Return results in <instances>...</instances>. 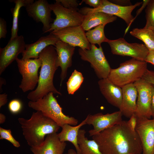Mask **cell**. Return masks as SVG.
<instances>
[{
    "label": "cell",
    "instance_id": "obj_41",
    "mask_svg": "<svg viewBox=\"0 0 154 154\" xmlns=\"http://www.w3.org/2000/svg\"><path fill=\"white\" fill-rule=\"evenodd\" d=\"M6 117L3 114L0 113V124L4 123L6 120Z\"/></svg>",
    "mask_w": 154,
    "mask_h": 154
},
{
    "label": "cell",
    "instance_id": "obj_2",
    "mask_svg": "<svg viewBox=\"0 0 154 154\" xmlns=\"http://www.w3.org/2000/svg\"><path fill=\"white\" fill-rule=\"evenodd\" d=\"M39 58L41 60L42 64L38 86L27 96V98L33 102L42 98L50 92L62 95L55 88L53 83L54 75L58 67L55 47L50 45L46 47L40 53Z\"/></svg>",
    "mask_w": 154,
    "mask_h": 154
},
{
    "label": "cell",
    "instance_id": "obj_11",
    "mask_svg": "<svg viewBox=\"0 0 154 154\" xmlns=\"http://www.w3.org/2000/svg\"><path fill=\"white\" fill-rule=\"evenodd\" d=\"M85 31L81 25L54 30L50 33L60 40L72 46L90 50L91 44L87 39Z\"/></svg>",
    "mask_w": 154,
    "mask_h": 154
},
{
    "label": "cell",
    "instance_id": "obj_29",
    "mask_svg": "<svg viewBox=\"0 0 154 154\" xmlns=\"http://www.w3.org/2000/svg\"><path fill=\"white\" fill-rule=\"evenodd\" d=\"M146 22L144 27L154 32V0H150L145 9Z\"/></svg>",
    "mask_w": 154,
    "mask_h": 154
},
{
    "label": "cell",
    "instance_id": "obj_27",
    "mask_svg": "<svg viewBox=\"0 0 154 154\" xmlns=\"http://www.w3.org/2000/svg\"><path fill=\"white\" fill-rule=\"evenodd\" d=\"M105 25H99L86 33L87 39L91 44H97L100 46L102 42H108L109 39L106 37L104 33Z\"/></svg>",
    "mask_w": 154,
    "mask_h": 154
},
{
    "label": "cell",
    "instance_id": "obj_20",
    "mask_svg": "<svg viewBox=\"0 0 154 154\" xmlns=\"http://www.w3.org/2000/svg\"><path fill=\"white\" fill-rule=\"evenodd\" d=\"M55 133L47 135L43 143L40 146L31 147L33 154H63L66 144L61 141Z\"/></svg>",
    "mask_w": 154,
    "mask_h": 154
},
{
    "label": "cell",
    "instance_id": "obj_23",
    "mask_svg": "<svg viewBox=\"0 0 154 154\" xmlns=\"http://www.w3.org/2000/svg\"><path fill=\"white\" fill-rule=\"evenodd\" d=\"M85 124H86V118L78 125L76 126L65 124L61 127L62 129L61 132L57 134L61 141H68L71 143L75 147L77 153L79 154L80 153L77 142L78 135L80 128Z\"/></svg>",
    "mask_w": 154,
    "mask_h": 154
},
{
    "label": "cell",
    "instance_id": "obj_36",
    "mask_svg": "<svg viewBox=\"0 0 154 154\" xmlns=\"http://www.w3.org/2000/svg\"><path fill=\"white\" fill-rule=\"evenodd\" d=\"M102 0H83L80 3L81 4L83 2H84L91 7H93V8H96L100 5Z\"/></svg>",
    "mask_w": 154,
    "mask_h": 154
},
{
    "label": "cell",
    "instance_id": "obj_22",
    "mask_svg": "<svg viewBox=\"0 0 154 154\" xmlns=\"http://www.w3.org/2000/svg\"><path fill=\"white\" fill-rule=\"evenodd\" d=\"M116 16L101 12H93L84 15L81 25L85 31L102 25H106L116 20Z\"/></svg>",
    "mask_w": 154,
    "mask_h": 154
},
{
    "label": "cell",
    "instance_id": "obj_16",
    "mask_svg": "<svg viewBox=\"0 0 154 154\" xmlns=\"http://www.w3.org/2000/svg\"><path fill=\"white\" fill-rule=\"evenodd\" d=\"M28 15L37 23L41 22L43 25L44 33L48 32L54 19L51 17L52 11L50 4L46 0H38L32 2L26 7Z\"/></svg>",
    "mask_w": 154,
    "mask_h": 154
},
{
    "label": "cell",
    "instance_id": "obj_4",
    "mask_svg": "<svg viewBox=\"0 0 154 154\" xmlns=\"http://www.w3.org/2000/svg\"><path fill=\"white\" fill-rule=\"evenodd\" d=\"M147 62L134 58L125 61L115 69H111L107 78L122 88L142 78L147 69Z\"/></svg>",
    "mask_w": 154,
    "mask_h": 154
},
{
    "label": "cell",
    "instance_id": "obj_43",
    "mask_svg": "<svg viewBox=\"0 0 154 154\" xmlns=\"http://www.w3.org/2000/svg\"><path fill=\"white\" fill-rule=\"evenodd\" d=\"M68 154V153H66V154Z\"/></svg>",
    "mask_w": 154,
    "mask_h": 154
},
{
    "label": "cell",
    "instance_id": "obj_1",
    "mask_svg": "<svg viewBox=\"0 0 154 154\" xmlns=\"http://www.w3.org/2000/svg\"><path fill=\"white\" fill-rule=\"evenodd\" d=\"M92 137L102 154H142L139 136L130 128L127 121L122 120Z\"/></svg>",
    "mask_w": 154,
    "mask_h": 154
},
{
    "label": "cell",
    "instance_id": "obj_19",
    "mask_svg": "<svg viewBox=\"0 0 154 154\" xmlns=\"http://www.w3.org/2000/svg\"><path fill=\"white\" fill-rule=\"evenodd\" d=\"M60 40L51 33L46 36L40 37L35 42L26 44L25 50L22 53L23 60L39 58L40 53L48 46H55L57 42Z\"/></svg>",
    "mask_w": 154,
    "mask_h": 154
},
{
    "label": "cell",
    "instance_id": "obj_9",
    "mask_svg": "<svg viewBox=\"0 0 154 154\" xmlns=\"http://www.w3.org/2000/svg\"><path fill=\"white\" fill-rule=\"evenodd\" d=\"M22 79L19 87L24 92L33 90L38 83V71L42 64L39 58L23 60L17 58L16 60Z\"/></svg>",
    "mask_w": 154,
    "mask_h": 154
},
{
    "label": "cell",
    "instance_id": "obj_34",
    "mask_svg": "<svg viewBox=\"0 0 154 154\" xmlns=\"http://www.w3.org/2000/svg\"><path fill=\"white\" fill-rule=\"evenodd\" d=\"M7 33L6 23L5 20L0 18V39L5 38Z\"/></svg>",
    "mask_w": 154,
    "mask_h": 154
},
{
    "label": "cell",
    "instance_id": "obj_31",
    "mask_svg": "<svg viewBox=\"0 0 154 154\" xmlns=\"http://www.w3.org/2000/svg\"><path fill=\"white\" fill-rule=\"evenodd\" d=\"M8 108L9 110L11 113L14 114H17L22 110V103L18 99L12 100L9 102Z\"/></svg>",
    "mask_w": 154,
    "mask_h": 154
},
{
    "label": "cell",
    "instance_id": "obj_40",
    "mask_svg": "<svg viewBox=\"0 0 154 154\" xmlns=\"http://www.w3.org/2000/svg\"><path fill=\"white\" fill-rule=\"evenodd\" d=\"M6 83L5 80L3 78L0 77V92L1 93L2 91V86L3 84H5Z\"/></svg>",
    "mask_w": 154,
    "mask_h": 154
},
{
    "label": "cell",
    "instance_id": "obj_35",
    "mask_svg": "<svg viewBox=\"0 0 154 154\" xmlns=\"http://www.w3.org/2000/svg\"><path fill=\"white\" fill-rule=\"evenodd\" d=\"M137 120V117L134 114L129 118V119L127 121L128 125L130 128L133 131H135V129L136 127Z\"/></svg>",
    "mask_w": 154,
    "mask_h": 154
},
{
    "label": "cell",
    "instance_id": "obj_13",
    "mask_svg": "<svg viewBox=\"0 0 154 154\" xmlns=\"http://www.w3.org/2000/svg\"><path fill=\"white\" fill-rule=\"evenodd\" d=\"M135 131L141 143L142 154H154V119L137 117Z\"/></svg>",
    "mask_w": 154,
    "mask_h": 154
},
{
    "label": "cell",
    "instance_id": "obj_24",
    "mask_svg": "<svg viewBox=\"0 0 154 154\" xmlns=\"http://www.w3.org/2000/svg\"><path fill=\"white\" fill-rule=\"evenodd\" d=\"M86 131L80 129L77 136V142L80 154H102L97 143L94 140H89L85 137Z\"/></svg>",
    "mask_w": 154,
    "mask_h": 154
},
{
    "label": "cell",
    "instance_id": "obj_14",
    "mask_svg": "<svg viewBox=\"0 0 154 154\" xmlns=\"http://www.w3.org/2000/svg\"><path fill=\"white\" fill-rule=\"evenodd\" d=\"M133 84L138 92L137 108L135 114L137 117L151 119L152 85L142 78Z\"/></svg>",
    "mask_w": 154,
    "mask_h": 154
},
{
    "label": "cell",
    "instance_id": "obj_18",
    "mask_svg": "<svg viewBox=\"0 0 154 154\" xmlns=\"http://www.w3.org/2000/svg\"><path fill=\"white\" fill-rule=\"evenodd\" d=\"M121 88L122 99L119 110L123 115L129 118L136 110L137 90L133 83L125 85Z\"/></svg>",
    "mask_w": 154,
    "mask_h": 154
},
{
    "label": "cell",
    "instance_id": "obj_30",
    "mask_svg": "<svg viewBox=\"0 0 154 154\" xmlns=\"http://www.w3.org/2000/svg\"><path fill=\"white\" fill-rule=\"evenodd\" d=\"M0 139L7 140L16 147H19L20 146L19 143L13 136L10 129H5L0 127Z\"/></svg>",
    "mask_w": 154,
    "mask_h": 154
},
{
    "label": "cell",
    "instance_id": "obj_37",
    "mask_svg": "<svg viewBox=\"0 0 154 154\" xmlns=\"http://www.w3.org/2000/svg\"><path fill=\"white\" fill-rule=\"evenodd\" d=\"M145 61L154 65V51L149 50Z\"/></svg>",
    "mask_w": 154,
    "mask_h": 154
},
{
    "label": "cell",
    "instance_id": "obj_5",
    "mask_svg": "<svg viewBox=\"0 0 154 154\" xmlns=\"http://www.w3.org/2000/svg\"><path fill=\"white\" fill-rule=\"evenodd\" d=\"M52 92H50L42 98L36 101H29V107L36 111L41 112L44 115L55 122L60 127L66 124L76 125L78 120L72 117L65 115L62 108L54 96Z\"/></svg>",
    "mask_w": 154,
    "mask_h": 154
},
{
    "label": "cell",
    "instance_id": "obj_39",
    "mask_svg": "<svg viewBox=\"0 0 154 154\" xmlns=\"http://www.w3.org/2000/svg\"><path fill=\"white\" fill-rule=\"evenodd\" d=\"M7 95L6 93L0 94V108L7 102Z\"/></svg>",
    "mask_w": 154,
    "mask_h": 154
},
{
    "label": "cell",
    "instance_id": "obj_25",
    "mask_svg": "<svg viewBox=\"0 0 154 154\" xmlns=\"http://www.w3.org/2000/svg\"><path fill=\"white\" fill-rule=\"evenodd\" d=\"M132 36L143 41L149 50L154 51V32L145 28H134L130 32Z\"/></svg>",
    "mask_w": 154,
    "mask_h": 154
},
{
    "label": "cell",
    "instance_id": "obj_17",
    "mask_svg": "<svg viewBox=\"0 0 154 154\" xmlns=\"http://www.w3.org/2000/svg\"><path fill=\"white\" fill-rule=\"evenodd\" d=\"M57 54V65L61 68L60 86L66 76L68 69L72 64L75 47L59 40L54 46Z\"/></svg>",
    "mask_w": 154,
    "mask_h": 154
},
{
    "label": "cell",
    "instance_id": "obj_8",
    "mask_svg": "<svg viewBox=\"0 0 154 154\" xmlns=\"http://www.w3.org/2000/svg\"><path fill=\"white\" fill-rule=\"evenodd\" d=\"M78 53L82 60L90 63L100 79L107 78L111 68L105 56L101 46L97 48L95 44H91L90 50L79 48Z\"/></svg>",
    "mask_w": 154,
    "mask_h": 154
},
{
    "label": "cell",
    "instance_id": "obj_7",
    "mask_svg": "<svg viewBox=\"0 0 154 154\" xmlns=\"http://www.w3.org/2000/svg\"><path fill=\"white\" fill-rule=\"evenodd\" d=\"M50 6L56 16V18L51 23L48 32L65 28L81 26L84 15L81 14L78 8H66L55 3L50 4Z\"/></svg>",
    "mask_w": 154,
    "mask_h": 154
},
{
    "label": "cell",
    "instance_id": "obj_12",
    "mask_svg": "<svg viewBox=\"0 0 154 154\" xmlns=\"http://www.w3.org/2000/svg\"><path fill=\"white\" fill-rule=\"evenodd\" d=\"M122 116L119 110L105 114L99 113L88 115L86 118V123L92 125L93 127V129L88 131L90 136L96 135L104 130L119 123L122 121Z\"/></svg>",
    "mask_w": 154,
    "mask_h": 154
},
{
    "label": "cell",
    "instance_id": "obj_3",
    "mask_svg": "<svg viewBox=\"0 0 154 154\" xmlns=\"http://www.w3.org/2000/svg\"><path fill=\"white\" fill-rule=\"evenodd\" d=\"M23 134L31 147L40 146L47 135L57 133L60 127L55 122L44 115L41 112H33L28 119L20 117Z\"/></svg>",
    "mask_w": 154,
    "mask_h": 154
},
{
    "label": "cell",
    "instance_id": "obj_45",
    "mask_svg": "<svg viewBox=\"0 0 154 154\" xmlns=\"http://www.w3.org/2000/svg\"></svg>",
    "mask_w": 154,
    "mask_h": 154
},
{
    "label": "cell",
    "instance_id": "obj_6",
    "mask_svg": "<svg viewBox=\"0 0 154 154\" xmlns=\"http://www.w3.org/2000/svg\"><path fill=\"white\" fill-rule=\"evenodd\" d=\"M141 3L142 2H139L133 5L121 6L107 0H102L100 5L96 8L84 7L81 8L78 11L84 15L93 12H101L117 16L123 20L127 25L125 31V34L133 21L134 17L131 14L132 11Z\"/></svg>",
    "mask_w": 154,
    "mask_h": 154
},
{
    "label": "cell",
    "instance_id": "obj_38",
    "mask_svg": "<svg viewBox=\"0 0 154 154\" xmlns=\"http://www.w3.org/2000/svg\"><path fill=\"white\" fill-rule=\"evenodd\" d=\"M152 97L151 111V117L154 119V85L152 84Z\"/></svg>",
    "mask_w": 154,
    "mask_h": 154
},
{
    "label": "cell",
    "instance_id": "obj_33",
    "mask_svg": "<svg viewBox=\"0 0 154 154\" xmlns=\"http://www.w3.org/2000/svg\"><path fill=\"white\" fill-rule=\"evenodd\" d=\"M142 78L154 85V72L149 70L147 69L146 70Z\"/></svg>",
    "mask_w": 154,
    "mask_h": 154
},
{
    "label": "cell",
    "instance_id": "obj_44",
    "mask_svg": "<svg viewBox=\"0 0 154 154\" xmlns=\"http://www.w3.org/2000/svg\"></svg>",
    "mask_w": 154,
    "mask_h": 154
},
{
    "label": "cell",
    "instance_id": "obj_21",
    "mask_svg": "<svg viewBox=\"0 0 154 154\" xmlns=\"http://www.w3.org/2000/svg\"><path fill=\"white\" fill-rule=\"evenodd\" d=\"M100 91L108 102L120 108L122 99V90L108 78L100 79L98 82Z\"/></svg>",
    "mask_w": 154,
    "mask_h": 154
},
{
    "label": "cell",
    "instance_id": "obj_26",
    "mask_svg": "<svg viewBox=\"0 0 154 154\" xmlns=\"http://www.w3.org/2000/svg\"><path fill=\"white\" fill-rule=\"evenodd\" d=\"M10 2H13L15 4L14 7L11 9L13 16L12 26L11 29V36L10 39H13L18 36V22L19 11L21 7H26L30 3L34 2L33 0H12Z\"/></svg>",
    "mask_w": 154,
    "mask_h": 154
},
{
    "label": "cell",
    "instance_id": "obj_32",
    "mask_svg": "<svg viewBox=\"0 0 154 154\" xmlns=\"http://www.w3.org/2000/svg\"><path fill=\"white\" fill-rule=\"evenodd\" d=\"M56 3L68 9H77L79 5L78 1L76 0H56Z\"/></svg>",
    "mask_w": 154,
    "mask_h": 154
},
{
    "label": "cell",
    "instance_id": "obj_42",
    "mask_svg": "<svg viewBox=\"0 0 154 154\" xmlns=\"http://www.w3.org/2000/svg\"><path fill=\"white\" fill-rule=\"evenodd\" d=\"M68 154H79L76 151L73 149H70L68 151Z\"/></svg>",
    "mask_w": 154,
    "mask_h": 154
},
{
    "label": "cell",
    "instance_id": "obj_15",
    "mask_svg": "<svg viewBox=\"0 0 154 154\" xmlns=\"http://www.w3.org/2000/svg\"><path fill=\"white\" fill-rule=\"evenodd\" d=\"M26 44L22 35L9 40L3 48H0V75L14 61L19 54L23 52Z\"/></svg>",
    "mask_w": 154,
    "mask_h": 154
},
{
    "label": "cell",
    "instance_id": "obj_28",
    "mask_svg": "<svg viewBox=\"0 0 154 154\" xmlns=\"http://www.w3.org/2000/svg\"><path fill=\"white\" fill-rule=\"evenodd\" d=\"M84 80L80 72L74 70L66 83L67 90L69 94L73 95L80 88Z\"/></svg>",
    "mask_w": 154,
    "mask_h": 154
},
{
    "label": "cell",
    "instance_id": "obj_10",
    "mask_svg": "<svg viewBox=\"0 0 154 154\" xmlns=\"http://www.w3.org/2000/svg\"><path fill=\"white\" fill-rule=\"evenodd\" d=\"M107 43L113 54L130 56L142 61H145L149 51L144 44L129 43L123 38L114 40L109 39Z\"/></svg>",
    "mask_w": 154,
    "mask_h": 154
}]
</instances>
